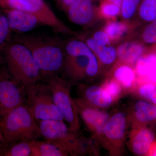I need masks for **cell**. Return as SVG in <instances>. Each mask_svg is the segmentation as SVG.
Here are the masks:
<instances>
[{
    "label": "cell",
    "instance_id": "21",
    "mask_svg": "<svg viewBox=\"0 0 156 156\" xmlns=\"http://www.w3.org/2000/svg\"><path fill=\"white\" fill-rule=\"evenodd\" d=\"M136 16V26L144 25L156 20V0H141Z\"/></svg>",
    "mask_w": 156,
    "mask_h": 156
},
{
    "label": "cell",
    "instance_id": "25",
    "mask_svg": "<svg viewBox=\"0 0 156 156\" xmlns=\"http://www.w3.org/2000/svg\"><path fill=\"white\" fill-rule=\"evenodd\" d=\"M97 10L98 14L109 20H115L117 16L120 15L121 12L120 7L106 0L101 1Z\"/></svg>",
    "mask_w": 156,
    "mask_h": 156
},
{
    "label": "cell",
    "instance_id": "12",
    "mask_svg": "<svg viewBox=\"0 0 156 156\" xmlns=\"http://www.w3.org/2000/svg\"><path fill=\"white\" fill-rule=\"evenodd\" d=\"M136 86L151 83L156 86V49L148 47L134 66Z\"/></svg>",
    "mask_w": 156,
    "mask_h": 156
},
{
    "label": "cell",
    "instance_id": "15",
    "mask_svg": "<svg viewBox=\"0 0 156 156\" xmlns=\"http://www.w3.org/2000/svg\"><path fill=\"white\" fill-rule=\"evenodd\" d=\"M154 138V132L146 126L132 127L129 135V148L136 155L147 156Z\"/></svg>",
    "mask_w": 156,
    "mask_h": 156
},
{
    "label": "cell",
    "instance_id": "2",
    "mask_svg": "<svg viewBox=\"0 0 156 156\" xmlns=\"http://www.w3.org/2000/svg\"><path fill=\"white\" fill-rule=\"evenodd\" d=\"M10 73L15 80L25 88L37 83L42 76L30 51L15 41L7 43L2 50Z\"/></svg>",
    "mask_w": 156,
    "mask_h": 156
},
{
    "label": "cell",
    "instance_id": "19",
    "mask_svg": "<svg viewBox=\"0 0 156 156\" xmlns=\"http://www.w3.org/2000/svg\"><path fill=\"white\" fill-rule=\"evenodd\" d=\"M112 78L118 81L127 90H134L136 87L134 68L129 65L119 62L114 68Z\"/></svg>",
    "mask_w": 156,
    "mask_h": 156
},
{
    "label": "cell",
    "instance_id": "18",
    "mask_svg": "<svg viewBox=\"0 0 156 156\" xmlns=\"http://www.w3.org/2000/svg\"><path fill=\"white\" fill-rule=\"evenodd\" d=\"M130 119L132 127L147 126L156 121V105L143 100L136 101L132 108Z\"/></svg>",
    "mask_w": 156,
    "mask_h": 156
},
{
    "label": "cell",
    "instance_id": "28",
    "mask_svg": "<svg viewBox=\"0 0 156 156\" xmlns=\"http://www.w3.org/2000/svg\"><path fill=\"white\" fill-rule=\"evenodd\" d=\"M31 141H21L17 142L13 146L7 154L12 156H31Z\"/></svg>",
    "mask_w": 156,
    "mask_h": 156
},
{
    "label": "cell",
    "instance_id": "3",
    "mask_svg": "<svg viewBox=\"0 0 156 156\" xmlns=\"http://www.w3.org/2000/svg\"><path fill=\"white\" fill-rule=\"evenodd\" d=\"M40 135L47 142L53 144L69 155L81 156L87 153L85 143L62 121H39Z\"/></svg>",
    "mask_w": 156,
    "mask_h": 156
},
{
    "label": "cell",
    "instance_id": "13",
    "mask_svg": "<svg viewBox=\"0 0 156 156\" xmlns=\"http://www.w3.org/2000/svg\"><path fill=\"white\" fill-rule=\"evenodd\" d=\"M66 12L71 22L83 27L91 25L98 13L94 0H76Z\"/></svg>",
    "mask_w": 156,
    "mask_h": 156
},
{
    "label": "cell",
    "instance_id": "35",
    "mask_svg": "<svg viewBox=\"0 0 156 156\" xmlns=\"http://www.w3.org/2000/svg\"><path fill=\"white\" fill-rule=\"evenodd\" d=\"M106 1H108L109 2L117 5L120 7H121L122 2V0H106Z\"/></svg>",
    "mask_w": 156,
    "mask_h": 156
},
{
    "label": "cell",
    "instance_id": "36",
    "mask_svg": "<svg viewBox=\"0 0 156 156\" xmlns=\"http://www.w3.org/2000/svg\"><path fill=\"white\" fill-rule=\"evenodd\" d=\"M153 48H155V49H156V44L154 45V46H151Z\"/></svg>",
    "mask_w": 156,
    "mask_h": 156
},
{
    "label": "cell",
    "instance_id": "26",
    "mask_svg": "<svg viewBox=\"0 0 156 156\" xmlns=\"http://www.w3.org/2000/svg\"><path fill=\"white\" fill-rule=\"evenodd\" d=\"M141 0H122L120 15L125 21H128L136 16Z\"/></svg>",
    "mask_w": 156,
    "mask_h": 156
},
{
    "label": "cell",
    "instance_id": "6",
    "mask_svg": "<svg viewBox=\"0 0 156 156\" xmlns=\"http://www.w3.org/2000/svg\"><path fill=\"white\" fill-rule=\"evenodd\" d=\"M27 105L37 121H65L56 106L53 96L47 84L37 83L26 88Z\"/></svg>",
    "mask_w": 156,
    "mask_h": 156
},
{
    "label": "cell",
    "instance_id": "17",
    "mask_svg": "<svg viewBox=\"0 0 156 156\" xmlns=\"http://www.w3.org/2000/svg\"><path fill=\"white\" fill-rule=\"evenodd\" d=\"M81 97L78 99L89 105L104 108L110 106L115 102L101 86H85L81 87Z\"/></svg>",
    "mask_w": 156,
    "mask_h": 156
},
{
    "label": "cell",
    "instance_id": "4",
    "mask_svg": "<svg viewBox=\"0 0 156 156\" xmlns=\"http://www.w3.org/2000/svg\"><path fill=\"white\" fill-rule=\"evenodd\" d=\"M36 121L27 105L17 107L4 117L2 126L5 138L15 142L37 140L41 135Z\"/></svg>",
    "mask_w": 156,
    "mask_h": 156
},
{
    "label": "cell",
    "instance_id": "24",
    "mask_svg": "<svg viewBox=\"0 0 156 156\" xmlns=\"http://www.w3.org/2000/svg\"><path fill=\"white\" fill-rule=\"evenodd\" d=\"M95 54L99 62L104 65H111L117 59L116 49L111 45L100 47Z\"/></svg>",
    "mask_w": 156,
    "mask_h": 156
},
{
    "label": "cell",
    "instance_id": "23",
    "mask_svg": "<svg viewBox=\"0 0 156 156\" xmlns=\"http://www.w3.org/2000/svg\"><path fill=\"white\" fill-rule=\"evenodd\" d=\"M138 38L147 47L156 44V20L142 26Z\"/></svg>",
    "mask_w": 156,
    "mask_h": 156
},
{
    "label": "cell",
    "instance_id": "5",
    "mask_svg": "<svg viewBox=\"0 0 156 156\" xmlns=\"http://www.w3.org/2000/svg\"><path fill=\"white\" fill-rule=\"evenodd\" d=\"M2 9H13L28 12L36 16L41 25L62 34L74 33L59 19L44 0H0Z\"/></svg>",
    "mask_w": 156,
    "mask_h": 156
},
{
    "label": "cell",
    "instance_id": "20",
    "mask_svg": "<svg viewBox=\"0 0 156 156\" xmlns=\"http://www.w3.org/2000/svg\"><path fill=\"white\" fill-rule=\"evenodd\" d=\"M132 25L128 21L110 20L105 26L103 30L111 42H117L128 35L132 30Z\"/></svg>",
    "mask_w": 156,
    "mask_h": 156
},
{
    "label": "cell",
    "instance_id": "31",
    "mask_svg": "<svg viewBox=\"0 0 156 156\" xmlns=\"http://www.w3.org/2000/svg\"><path fill=\"white\" fill-rule=\"evenodd\" d=\"M92 37L95 40L98 44L101 47L111 45V41L106 33L103 30L95 32Z\"/></svg>",
    "mask_w": 156,
    "mask_h": 156
},
{
    "label": "cell",
    "instance_id": "8",
    "mask_svg": "<svg viewBox=\"0 0 156 156\" xmlns=\"http://www.w3.org/2000/svg\"><path fill=\"white\" fill-rule=\"evenodd\" d=\"M128 117L126 113L118 112L110 116L98 138L111 155L122 154L123 152Z\"/></svg>",
    "mask_w": 156,
    "mask_h": 156
},
{
    "label": "cell",
    "instance_id": "1",
    "mask_svg": "<svg viewBox=\"0 0 156 156\" xmlns=\"http://www.w3.org/2000/svg\"><path fill=\"white\" fill-rule=\"evenodd\" d=\"M14 41L28 48L36 62L42 76L49 77L63 69L65 42L58 36L36 34H19Z\"/></svg>",
    "mask_w": 156,
    "mask_h": 156
},
{
    "label": "cell",
    "instance_id": "9",
    "mask_svg": "<svg viewBox=\"0 0 156 156\" xmlns=\"http://www.w3.org/2000/svg\"><path fill=\"white\" fill-rule=\"evenodd\" d=\"M63 69L66 75L76 81L94 78L98 73L99 62L92 50L78 56L66 55Z\"/></svg>",
    "mask_w": 156,
    "mask_h": 156
},
{
    "label": "cell",
    "instance_id": "10",
    "mask_svg": "<svg viewBox=\"0 0 156 156\" xmlns=\"http://www.w3.org/2000/svg\"><path fill=\"white\" fill-rule=\"evenodd\" d=\"M26 88L17 81L0 80V113L4 116L24 104Z\"/></svg>",
    "mask_w": 156,
    "mask_h": 156
},
{
    "label": "cell",
    "instance_id": "29",
    "mask_svg": "<svg viewBox=\"0 0 156 156\" xmlns=\"http://www.w3.org/2000/svg\"><path fill=\"white\" fill-rule=\"evenodd\" d=\"M11 32L5 14L2 11H0V50H2L8 43Z\"/></svg>",
    "mask_w": 156,
    "mask_h": 156
},
{
    "label": "cell",
    "instance_id": "7",
    "mask_svg": "<svg viewBox=\"0 0 156 156\" xmlns=\"http://www.w3.org/2000/svg\"><path fill=\"white\" fill-rule=\"evenodd\" d=\"M48 77L47 85L55 104L64 117L69 129L77 132L80 128V120L74 100L71 97L69 84L56 74Z\"/></svg>",
    "mask_w": 156,
    "mask_h": 156
},
{
    "label": "cell",
    "instance_id": "37",
    "mask_svg": "<svg viewBox=\"0 0 156 156\" xmlns=\"http://www.w3.org/2000/svg\"><path fill=\"white\" fill-rule=\"evenodd\" d=\"M0 61H1V59H0Z\"/></svg>",
    "mask_w": 156,
    "mask_h": 156
},
{
    "label": "cell",
    "instance_id": "32",
    "mask_svg": "<svg viewBox=\"0 0 156 156\" xmlns=\"http://www.w3.org/2000/svg\"><path fill=\"white\" fill-rule=\"evenodd\" d=\"M76 0H56L58 7L62 11L66 12Z\"/></svg>",
    "mask_w": 156,
    "mask_h": 156
},
{
    "label": "cell",
    "instance_id": "11",
    "mask_svg": "<svg viewBox=\"0 0 156 156\" xmlns=\"http://www.w3.org/2000/svg\"><path fill=\"white\" fill-rule=\"evenodd\" d=\"M74 100L78 114L80 115L87 128L98 137L109 119V115L106 112L87 104L80 99Z\"/></svg>",
    "mask_w": 156,
    "mask_h": 156
},
{
    "label": "cell",
    "instance_id": "27",
    "mask_svg": "<svg viewBox=\"0 0 156 156\" xmlns=\"http://www.w3.org/2000/svg\"><path fill=\"white\" fill-rule=\"evenodd\" d=\"M101 87L115 101L121 97L123 90V87L121 84L112 77L105 81Z\"/></svg>",
    "mask_w": 156,
    "mask_h": 156
},
{
    "label": "cell",
    "instance_id": "33",
    "mask_svg": "<svg viewBox=\"0 0 156 156\" xmlns=\"http://www.w3.org/2000/svg\"><path fill=\"white\" fill-rule=\"evenodd\" d=\"M147 156H156V141H154L151 145Z\"/></svg>",
    "mask_w": 156,
    "mask_h": 156
},
{
    "label": "cell",
    "instance_id": "30",
    "mask_svg": "<svg viewBox=\"0 0 156 156\" xmlns=\"http://www.w3.org/2000/svg\"><path fill=\"white\" fill-rule=\"evenodd\" d=\"M135 89L140 97L149 100L151 95L156 89V86L151 83L143 84L136 86Z\"/></svg>",
    "mask_w": 156,
    "mask_h": 156
},
{
    "label": "cell",
    "instance_id": "22",
    "mask_svg": "<svg viewBox=\"0 0 156 156\" xmlns=\"http://www.w3.org/2000/svg\"><path fill=\"white\" fill-rule=\"evenodd\" d=\"M31 156H67L66 153L53 144L35 140L31 141Z\"/></svg>",
    "mask_w": 156,
    "mask_h": 156
},
{
    "label": "cell",
    "instance_id": "34",
    "mask_svg": "<svg viewBox=\"0 0 156 156\" xmlns=\"http://www.w3.org/2000/svg\"><path fill=\"white\" fill-rule=\"evenodd\" d=\"M149 101L153 104L156 105V89L151 95Z\"/></svg>",
    "mask_w": 156,
    "mask_h": 156
},
{
    "label": "cell",
    "instance_id": "16",
    "mask_svg": "<svg viewBox=\"0 0 156 156\" xmlns=\"http://www.w3.org/2000/svg\"><path fill=\"white\" fill-rule=\"evenodd\" d=\"M147 48L138 39L126 41L118 46L116 49L117 58L119 62L134 67Z\"/></svg>",
    "mask_w": 156,
    "mask_h": 156
},
{
    "label": "cell",
    "instance_id": "14",
    "mask_svg": "<svg viewBox=\"0 0 156 156\" xmlns=\"http://www.w3.org/2000/svg\"><path fill=\"white\" fill-rule=\"evenodd\" d=\"M2 11L7 17L11 31L24 33L41 24L36 16L28 12L13 9H2Z\"/></svg>",
    "mask_w": 156,
    "mask_h": 156
}]
</instances>
